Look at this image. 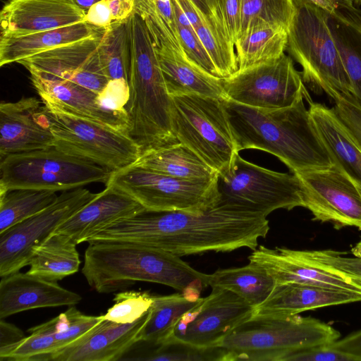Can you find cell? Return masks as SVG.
Returning a JSON list of instances; mask_svg holds the SVG:
<instances>
[{
	"instance_id": "obj_25",
	"label": "cell",
	"mask_w": 361,
	"mask_h": 361,
	"mask_svg": "<svg viewBox=\"0 0 361 361\" xmlns=\"http://www.w3.org/2000/svg\"><path fill=\"white\" fill-rule=\"evenodd\" d=\"M307 102L316 129L334 164L361 190V148L334 108L312 99Z\"/></svg>"
},
{
	"instance_id": "obj_9",
	"label": "cell",
	"mask_w": 361,
	"mask_h": 361,
	"mask_svg": "<svg viewBox=\"0 0 361 361\" xmlns=\"http://www.w3.org/2000/svg\"><path fill=\"white\" fill-rule=\"evenodd\" d=\"M54 147L111 172L135 164L142 149L129 134L42 103Z\"/></svg>"
},
{
	"instance_id": "obj_6",
	"label": "cell",
	"mask_w": 361,
	"mask_h": 361,
	"mask_svg": "<svg viewBox=\"0 0 361 361\" xmlns=\"http://www.w3.org/2000/svg\"><path fill=\"white\" fill-rule=\"evenodd\" d=\"M341 337L331 325L311 317L257 316L241 323L216 345L226 361H279L289 352L329 345Z\"/></svg>"
},
{
	"instance_id": "obj_38",
	"label": "cell",
	"mask_w": 361,
	"mask_h": 361,
	"mask_svg": "<svg viewBox=\"0 0 361 361\" xmlns=\"http://www.w3.org/2000/svg\"><path fill=\"white\" fill-rule=\"evenodd\" d=\"M293 14V0H243L238 37L268 25L288 29Z\"/></svg>"
},
{
	"instance_id": "obj_8",
	"label": "cell",
	"mask_w": 361,
	"mask_h": 361,
	"mask_svg": "<svg viewBox=\"0 0 361 361\" xmlns=\"http://www.w3.org/2000/svg\"><path fill=\"white\" fill-rule=\"evenodd\" d=\"M171 126L178 141L219 174L239 153L221 99L197 94L171 96Z\"/></svg>"
},
{
	"instance_id": "obj_50",
	"label": "cell",
	"mask_w": 361,
	"mask_h": 361,
	"mask_svg": "<svg viewBox=\"0 0 361 361\" xmlns=\"http://www.w3.org/2000/svg\"><path fill=\"white\" fill-rule=\"evenodd\" d=\"M113 21L127 19L134 11L135 0H109Z\"/></svg>"
},
{
	"instance_id": "obj_48",
	"label": "cell",
	"mask_w": 361,
	"mask_h": 361,
	"mask_svg": "<svg viewBox=\"0 0 361 361\" xmlns=\"http://www.w3.org/2000/svg\"><path fill=\"white\" fill-rule=\"evenodd\" d=\"M25 337V335L18 327L0 319V349L13 345Z\"/></svg>"
},
{
	"instance_id": "obj_17",
	"label": "cell",
	"mask_w": 361,
	"mask_h": 361,
	"mask_svg": "<svg viewBox=\"0 0 361 361\" xmlns=\"http://www.w3.org/2000/svg\"><path fill=\"white\" fill-rule=\"evenodd\" d=\"M30 73L31 83L42 103L129 134L130 125L125 108L109 107L100 95L71 81Z\"/></svg>"
},
{
	"instance_id": "obj_24",
	"label": "cell",
	"mask_w": 361,
	"mask_h": 361,
	"mask_svg": "<svg viewBox=\"0 0 361 361\" xmlns=\"http://www.w3.org/2000/svg\"><path fill=\"white\" fill-rule=\"evenodd\" d=\"M144 209L131 197L111 185H106L94 199L61 224L54 232L70 237L78 245L85 242L92 231Z\"/></svg>"
},
{
	"instance_id": "obj_1",
	"label": "cell",
	"mask_w": 361,
	"mask_h": 361,
	"mask_svg": "<svg viewBox=\"0 0 361 361\" xmlns=\"http://www.w3.org/2000/svg\"><path fill=\"white\" fill-rule=\"evenodd\" d=\"M269 231L263 214L218 204L200 214L144 209L92 231L85 242H130L181 257L243 247L255 250Z\"/></svg>"
},
{
	"instance_id": "obj_44",
	"label": "cell",
	"mask_w": 361,
	"mask_h": 361,
	"mask_svg": "<svg viewBox=\"0 0 361 361\" xmlns=\"http://www.w3.org/2000/svg\"><path fill=\"white\" fill-rule=\"evenodd\" d=\"M279 361H361L351 353L335 348L331 345H322L283 355Z\"/></svg>"
},
{
	"instance_id": "obj_26",
	"label": "cell",
	"mask_w": 361,
	"mask_h": 361,
	"mask_svg": "<svg viewBox=\"0 0 361 361\" xmlns=\"http://www.w3.org/2000/svg\"><path fill=\"white\" fill-rule=\"evenodd\" d=\"M155 48L171 96L197 94L219 99L225 98L223 78L202 69L183 51L165 47Z\"/></svg>"
},
{
	"instance_id": "obj_2",
	"label": "cell",
	"mask_w": 361,
	"mask_h": 361,
	"mask_svg": "<svg viewBox=\"0 0 361 361\" xmlns=\"http://www.w3.org/2000/svg\"><path fill=\"white\" fill-rule=\"evenodd\" d=\"M301 99L281 109H265L222 99L236 150L269 152L295 174L334 164Z\"/></svg>"
},
{
	"instance_id": "obj_34",
	"label": "cell",
	"mask_w": 361,
	"mask_h": 361,
	"mask_svg": "<svg viewBox=\"0 0 361 361\" xmlns=\"http://www.w3.org/2000/svg\"><path fill=\"white\" fill-rule=\"evenodd\" d=\"M98 50L103 69L109 81L128 84L130 63L128 18L113 21L105 29Z\"/></svg>"
},
{
	"instance_id": "obj_47",
	"label": "cell",
	"mask_w": 361,
	"mask_h": 361,
	"mask_svg": "<svg viewBox=\"0 0 361 361\" xmlns=\"http://www.w3.org/2000/svg\"><path fill=\"white\" fill-rule=\"evenodd\" d=\"M85 21L95 27L107 28L113 22L109 0H102L85 12Z\"/></svg>"
},
{
	"instance_id": "obj_39",
	"label": "cell",
	"mask_w": 361,
	"mask_h": 361,
	"mask_svg": "<svg viewBox=\"0 0 361 361\" xmlns=\"http://www.w3.org/2000/svg\"><path fill=\"white\" fill-rule=\"evenodd\" d=\"M143 342V341H142ZM145 350L132 360L150 361H226L227 351L221 347L198 348L176 341L160 343L144 342Z\"/></svg>"
},
{
	"instance_id": "obj_42",
	"label": "cell",
	"mask_w": 361,
	"mask_h": 361,
	"mask_svg": "<svg viewBox=\"0 0 361 361\" xmlns=\"http://www.w3.org/2000/svg\"><path fill=\"white\" fill-rule=\"evenodd\" d=\"M65 312L68 319L67 329L63 332L54 333L58 346L57 351L84 337L104 319L103 314L86 315L74 306H71Z\"/></svg>"
},
{
	"instance_id": "obj_3",
	"label": "cell",
	"mask_w": 361,
	"mask_h": 361,
	"mask_svg": "<svg viewBox=\"0 0 361 361\" xmlns=\"http://www.w3.org/2000/svg\"><path fill=\"white\" fill-rule=\"evenodd\" d=\"M82 273L99 293H111L137 281L166 285L183 292L208 286L209 274L202 273L169 252L125 241L89 243Z\"/></svg>"
},
{
	"instance_id": "obj_30",
	"label": "cell",
	"mask_w": 361,
	"mask_h": 361,
	"mask_svg": "<svg viewBox=\"0 0 361 361\" xmlns=\"http://www.w3.org/2000/svg\"><path fill=\"white\" fill-rule=\"evenodd\" d=\"M76 245L70 237L54 232L32 250L27 273L56 282L76 273L80 264Z\"/></svg>"
},
{
	"instance_id": "obj_4",
	"label": "cell",
	"mask_w": 361,
	"mask_h": 361,
	"mask_svg": "<svg viewBox=\"0 0 361 361\" xmlns=\"http://www.w3.org/2000/svg\"><path fill=\"white\" fill-rule=\"evenodd\" d=\"M130 63L125 105L130 136L142 152L179 142L171 126V96L147 27L135 11L128 17Z\"/></svg>"
},
{
	"instance_id": "obj_54",
	"label": "cell",
	"mask_w": 361,
	"mask_h": 361,
	"mask_svg": "<svg viewBox=\"0 0 361 361\" xmlns=\"http://www.w3.org/2000/svg\"><path fill=\"white\" fill-rule=\"evenodd\" d=\"M351 252L355 257H361V239L352 247Z\"/></svg>"
},
{
	"instance_id": "obj_10",
	"label": "cell",
	"mask_w": 361,
	"mask_h": 361,
	"mask_svg": "<svg viewBox=\"0 0 361 361\" xmlns=\"http://www.w3.org/2000/svg\"><path fill=\"white\" fill-rule=\"evenodd\" d=\"M218 180L182 179L132 164L112 172L106 185L131 197L145 210L200 214L218 205Z\"/></svg>"
},
{
	"instance_id": "obj_31",
	"label": "cell",
	"mask_w": 361,
	"mask_h": 361,
	"mask_svg": "<svg viewBox=\"0 0 361 361\" xmlns=\"http://www.w3.org/2000/svg\"><path fill=\"white\" fill-rule=\"evenodd\" d=\"M200 294L201 292L197 290H186L167 295H154L137 342L160 343L167 341L178 320L200 302Z\"/></svg>"
},
{
	"instance_id": "obj_20",
	"label": "cell",
	"mask_w": 361,
	"mask_h": 361,
	"mask_svg": "<svg viewBox=\"0 0 361 361\" xmlns=\"http://www.w3.org/2000/svg\"><path fill=\"white\" fill-rule=\"evenodd\" d=\"M249 262L262 267L276 284L294 283L361 293L353 281L318 267L300 257L295 250L259 246L248 257Z\"/></svg>"
},
{
	"instance_id": "obj_29",
	"label": "cell",
	"mask_w": 361,
	"mask_h": 361,
	"mask_svg": "<svg viewBox=\"0 0 361 361\" xmlns=\"http://www.w3.org/2000/svg\"><path fill=\"white\" fill-rule=\"evenodd\" d=\"M133 164L178 178L212 180L219 173L180 142L142 152Z\"/></svg>"
},
{
	"instance_id": "obj_21",
	"label": "cell",
	"mask_w": 361,
	"mask_h": 361,
	"mask_svg": "<svg viewBox=\"0 0 361 361\" xmlns=\"http://www.w3.org/2000/svg\"><path fill=\"white\" fill-rule=\"evenodd\" d=\"M149 310L130 324H118L103 319L78 341L54 353L52 361H116L121 358L137 342Z\"/></svg>"
},
{
	"instance_id": "obj_19",
	"label": "cell",
	"mask_w": 361,
	"mask_h": 361,
	"mask_svg": "<svg viewBox=\"0 0 361 361\" xmlns=\"http://www.w3.org/2000/svg\"><path fill=\"white\" fill-rule=\"evenodd\" d=\"M1 35H22L85 21L72 0H8L0 14Z\"/></svg>"
},
{
	"instance_id": "obj_13",
	"label": "cell",
	"mask_w": 361,
	"mask_h": 361,
	"mask_svg": "<svg viewBox=\"0 0 361 361\" xmlns=\"http://www.w3.org/2000/svg\"><path fill=\"white\" fill-rule=\"evenodd\" d=\"M98 194L83 187L62 192L50 206L0 233L1 278L27 266L34 248Z\"/></svg>"
},
{
	"instance_id": "obj_36",
	"label": "cell",
	"mask_w": 361,
	"mask_h": 361,
	"mask_svg": "<svg viewBox=\"0 0 361 361\" xmlns=\"http://www.w3.org/2000/svg\"><path fill=\"white\" fill-rule=\"evenodd\" d=\"M202 23L195 29L210 57L218 76L226 78L238 69L234 43L224 23L217 18L201 13Z\"/></svg>"
},
{
	"instance_id": "obj_23",
	"label": "cell",
	"mask_w": 361,
	"mask_h": 361,
	"mask_svg": "<svg viewBox=\"0 0 361 361\" xmlns=\"http://www.w3.org/2000/svg\"><path fill=\"white\" fill-rule=\"evenodd\" d=\"M361 301V293L294 283L275 284L252 317H288L324 307Z\"/></svg>"
},
{
	"instance_id": "obj_7",
	"label": "cell",
	"mask_w": 361,
	"mask_h": 361,
	"mask_svg": "<svg viewBox=\"0 0 361 361\" xmlns=\"http://www.w3.org/2000/svg\"><path fill=\"white\" fill-rule=\"evenodd\" d=\"M0 191L20 188L67 191L108 183L112 172L56 147L0 159Z\"/></svg>"
},
{
	"instance_id": "obj_52",
	"label": "cell",
	"mask_w": 361,
	"mask_h": 361,
	"mask_svg": "<svg viewBox=\"0 0 361 361\" xmlns=\"http://www.w3.org/2000/svg\"><path fill=\"white\" fill-rule=\"evenodd\" d=\"M314 4L325 11L328 13H331L337 10L355 5L353 0H310Z\"/></svg>"
},
{
	"instance_id": "obj_16",
	"label": "cell",
	"mask_w": 361,
	"mask_h": 361,
	"mask_svg": "<svg viewBox=\"0 0 361 361\" xmlns=\"http://www.w3.org/2000/svg\"><path fill=\"white\" fill-rule=\"evenodd\" d=\"M104 31L82 40L42 51L23 59L18 63L30 73L68 80L87 88L100 95L104 103L109 106L110 81L103 69L98 50Z\"/></svg>"
},
{
	"instance_id": "obj_45",
	"label": "cell",
	"mask_w": 361,
	"mask_h": 361,
	"mask_svg": "<svg viewBox=\"0 0 361 361\" xmlns=\"http://www.w3.org/2000/svg\"><path fill=\"white\" fill-rule=\"evenodd\" d=\"M334 101L333 107L353 139L361 148V106L357 102L344 98Z\"/></svg>"
},
{
	"instance_id": "obj_27",
	"label": "cell",
	"mask_w": 361,
	"mask_h": 361,
	"mask_svg": "<svg viewBox=\"0 0 361 361\" xmlns=\"http://www.w3.org/2000/svg\"><path fill=\"white\" fill-rule=\"evenodd\" d=\"M104 30L83 21L27 35H1L0 66L18 63L42 51L99 35Z\"/></svg>"
},
{
	"instance_id": "obj_32",
	"label": "cell",
	"mask_w": 361,
	"mask_h": 361,
	"mask_svg": "<svg viewBox=\"0 0 361 361\" xmlns=\"http://www.w3.org/2000/svg\"><path fill=\"white\" fill-rule=\"evenodd\" d=\"M275 284L262 267L252 262L241 267L218 269L208 278V286L230 290L253 307L267 298Z\"/></svg>"
},
{
	"instance_id": "obj_15",
	"label": "cell",
	"mask_w": 361,
	"mask_h": 361,
	"mask_svg": "<svg viewBox=\"0 0 361 361\" xmlns=\"http://www.w3.org/2000/svg\"><path fill=\"white\" fill-rule=\"evenodd\" d=\"M297 175L302 184L304 207L312 220L331 223L338 230H361V190L338 166Z\"/></svg>"
},
{
	"instance_id": "obj_11",
	"label": "cell",
	"mask_w": 361,
	"mask_h": 361,
	"mask_svg": "<svg viewBox=\"0 0 361 361\" xmlns=\"http://www.w3.org/2000/svg\"><path fill=\"white\" fill-rule=\"evenodd\" d=\"M218 204L240 207L267 216L279 209L304 207L302 184L295 173L274 171L237 153L229 167L219 174Z\"/></svg>"
},
{
	"instance_id": "obj_51",
	"label": "cell",
	"mask_w": 361,
	"mask_h": 361,
	"mask_svg": "<svg viewBox=\"0 0 361 361\" xmlns=\"http://www.w3.org/2000/svg\"><path fill=\"white\" fill-rule=\"evenodd\" d=\"M204 16L215 18L223 23L218 0H190ZM225 27V26H224Z\"/></svg>"
},
{
	"instance_id": "obj_12",
	"label": "cell",
	"mask_w": 361,
	"mask_h": 361,
	"mask_svg": "<svg viewBox=\"0 0 361 361\" xmlns=\"http://www.w3.org/2000/svg\"><path fill=\"white\" fill-rule=\"evenodd\" d=\"M224 99L252 107L274 109L290 106L311 97L293 59L280 58L223 78Z\"/></svg>"
},
{
	"instance_id": "obj_53",
	"label": "cell",
	"mask_w": 361,
	"mask_h": 361,
	"mask_svg": "<svg viewBox=\"0 0 361 361\" xmlns=\"http://www.w3.org/2000/svg\"><path fill=\"white\" fill-rule=\"evenodd\" d=\"M102 0H72V1L85 13L94 4Z\"/></svg>"
},
{
	"instance_id": "obj_55",
	"label": "cell",
	"mask_w": 361,
	"mask_h": 361,
	"mask_svg": "<svg viewBox=\"0 0 361 361\" xmlns=\"http://www.w3.org/2000/svg\"><path fill=\"white\" fill-rule=\"evenodd\" d=\"M355 6H361V0H353Z\"/></svg>"
},
{
	"instance_id": "obj_33",
	"label": "cell",
	"mask_w": 361,
	"mask_h": 361,
	"mask_svg": "<svg viewBox=\"0 0 361 361\" xmlns=\"http://www.w3.org/2000/svg\"><path fill=\"white\" fill-rule=\"evenodd\" d=\"M288 30L268 25L239 37L235 43L238 69L248 68L280 58L286 50Z\"/></svg>"
},
{
	"instance_id": "obj_46",
	"label": "cell",
	"mask_w": 361,
	"mask_h": 361,
	"mask_svg": "<svg viewBox=\"0 0 361 361\" xmlns=\"http://www.w3.org/2000/svg\"><path fill=\"white\" fill-rule=\"evenodd\" d=\"M242 3L243 0H218L224 25L234 44L240 29Z\"/></svg>"
},
{
	"instance_id": "obj_37",
	"label": "cell",
	"mask_w": 361,
	"mask_h": 361,
	"mask_svg": "<svg viewBox=\"0 0 361 361\" xmlns=\"http://www.w3.org/2000/svg\"><path fill=\"white\" fill-rule=\"evenodd\" d=\"M56 317L33 326L28 330L30 335L20 342L0 349V360L48 361L58 350L54 333Z\"/></svg>"
},
{
	"instance_id": "obj_22",
	"label": "cell",
	"mask_w": 361,
	"mask_h": 361,
	"mask_svg": "<svg viewBox=\"0 0 361 361\" xmlns=\"http://www.w3.org/2000/svg\"><path fill=\"white\" fill-rule=\"evenodd\" d=\"M81 299L56 281L18 271L1 278L0 319L35 308L74 306Z\"/></svg>"
},
{
	"instance_id": "obj_43",
	"label": "cell",
	"mask_w": 361,
	"mask_h": 361,
	"mask_svg": "<svg viewBox=\"0 0 361 361\" xmlns=\"http://www.w3.org/2000/svg\"><path fill=\"white\" fill-rule=\"evenodd\" d=\"M176 26L180 45L187 57L209 73L219 77L210 57L193 27L178 23H176Z\"/></svg>"
},
{
	"instance_id": "obj_18",
	"label": "cell",
	"mask_w": 361,
	"mask_h": 361,
	"mask_svg": "<svg viewBox=\"0 0 361 361\" xmlns=\"http://www.w3.org/2000/svg\"><path fill=\"white\" fill-rule=\"evenodd\" d=\"M54 146L43 106L33 97L0 104V159Z\"/></svg>"
},
{
	"instance_id": "obj_5",
	"label": "cell",
	"mask_w": 361,
	"mask_h": 361,
	"mask_svg": "<svg viewBox=\"0 0 361 361\" xmlns=\"http://www.w3.org/2000/svg\"><path fill=\"white\" fill-rule=\"evenodd\" d=\"M286 51L302 67L304 83L333 100L356 102L351 83L331 32L328 13L310 0H293Z\"/></svg>"
},
{
	"instance_id": "obj_40",
	"label": "cell",
	"mask_w": 361,
	"mask_h": 361,
	"mask_svg": "<svg viewBox=\"0 0 361 361\" xmlns=\"http://www.w3.org/2000/svg\"><path fill=\"white\" fill-rule=\"evenodd\" d=\"M297 252L312 264L361 286V257H345L346 252L333 250H297Z\"/></svg>"
},
{
	"instance_id": "obj_41",
	"label": "cell",
	"mask_w": 361,
	"mask_h": 361,
	"mask_svg": "<svg viewBox=\"0 0 361 361\" xmlns=\"http://www.w3.org/2000/svg\"><path fill=\"white\" fill-rule=\"evenodd\" d=\"M153 300L154 295L146 291L118 293L114 298V304L103 314V317L118 324L133 323L149 310Z\"/></svg>"
},
{
	"instance_id": "obj_35",
	"label": "cell",
	"mask_w": 361,
	"mask_h": 361,
	"mask_svg": "<svg viewBox=\"0 0 361 361\" xmlns=\"http://www.w3.org/2000/svg\"><path fill=\"white\" fill-rule=\"evenodd\" d=\"M56 192L30 188L0 191V233L44 210L57 199Z\"/></svg>"
},
{
	"instance_id": "obj_14",
	"label": "cell",
	"mask_w": 361,
	"mask_h": 361,
	"mask_svg": "<svg viewBox=\"0 0 361 361\" xmlns=\"http://www.w3.org/2000/svg\"><path fill=\"white\" fill-rule=\"evenodd\" d=\"M254 309L235 293L212 288L208 296L202 298L178 320L166 341H176L198 348L216 347L233 329L252 317Z\"/></svg>"
},
{
	"instance_id": "obj_49",
	"label": "cell",
	"mask_w": 361,
	"mask_h": 361,
	"mask_svg": "<svg viewBox=\"0 0 361 361\" xmlns=\"http://www.w3.org/2000/svg\"><path fill=\"white\" fill-rule=\"evenodd\" d=\"M331 345L357 356L361 360V329L339 338Z\"/></svg>"
},
{
	"instance_id": "obj_28",
	"label": "cell",
	"mask_w": 361,
	"mask_h": 361,
	"mask_svg": "<svg viewBox=\"0 0 361 361\" xmlns=\"http://www.w3.org/2000/svg\"><path fill=\"white\" fill-rule=\"evenodd\" d=\"M327 24L361 106V10L353 5L328 13Z\"/></svg>"
}]
</instances>
